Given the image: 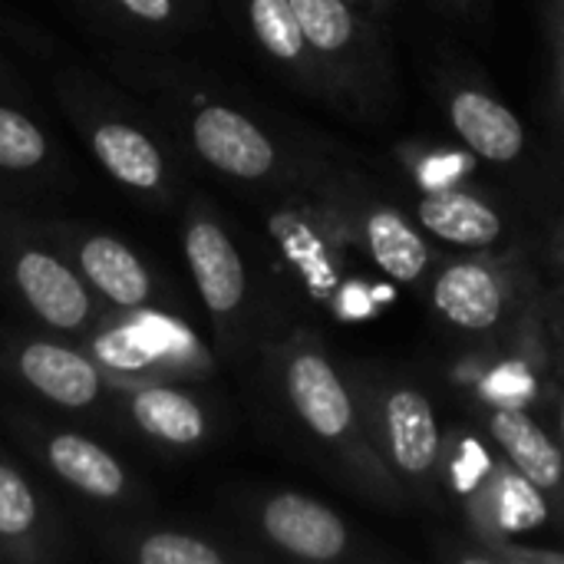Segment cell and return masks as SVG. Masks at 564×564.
<instances>
[{
	"mask_svg": "<svg viewBox=\"0 0 564 564\" xmlns=\"http://www.w3.org/2000/svg\"><path fill=\"white\" fill-rule=\"evenodd\" d=\"M53 96L99 172L126 195L149 208L182 202V149L149 109H139L122 89L83 66L59 69Z\"/></svg>",
	"mask_w": 564,
	"mask_h": 564,
	"instance_id": "1",
	"label": "cell"
},
{
	"mask_svg": "<svg viewBox=\"0 0 564 564\" xmlns=\"http://www.w3.org/2000/svg\"><path fill=\"white\" fill-rule=\"evenodd\" d=\"M135 86L145 96V109L162 122L178 149L208 172L251 188L297 178V169H291L284 145L268 132V126L225 99V93H215L172 66L139 69Z\"/></svg>",
	"mask_w": 564,
	"mask_h": 564,
	"instance_id": "2",
	"label": "cell"
},
{
	"mask_svg": "<svg viewBox=\"0 0 564 564\" xmlns=\"http://www.w3.org/2000/svg\"><path fill=\"white\" fill-rule=\"evenodd\" d=\"M178 245L208 317L215 357L231 367L251 364L278 330L268 327V304L261 301L241 235L205 192L185 198Z\"/></svg>",
	"mask_w": 564,
	"mask_h": 564,
	"instance_id": "3",
	"label": "cell"
},
{
	"mask_svg": "<svg viewBox=\"0 0 564 564\" xmlns=\"http://www.w3.org/2000/svg\"><path fill=\"white\" fill-rule=\"evenodd\" d=\"M258 360L288 420L314 446L334 453L347 476L373 479L377 463L367 449L360 403L334 357L311 334L284 330L258 350Z\"/></svg>",
	"mask_w": 564,
	"mask_h": 564,
	"instance_id": "4",
	"label": "cell"
},
{
	"mask_svg": "<svg viewBox=\"0 0 564 564\" xmlns=\"http://www.w3.org/2000/svg\"><path fill=\"white\" fill-rule=\"evenodd\" d=\"M0 294L50 334L86 340L109 307L40 225V215L0 198Z\"/></svg>",
	"mask_w": 564,
	"mask_h": 564,
	"instance_id": "5",
	"label": "cell"
},
{
	"mask_svg": "<svg viewBox=\"0 0 564 564\" xmlns=\"http://www.w3.org/2000/svg\"><path fill=\"white\" fill-rule=\"evenodd\" d=\"M0 420L23 453L83 502L106 512H149L145 482L99 440L13 403L0 406Z\"/></svg>",
	"mask_w": 564,
	"mask_h": 564,
	"instance_id": "6",
	"label": "cell"
},
{
	"mask_svg": "<svg viewBox=\"0 0 564 564\" xmlns=\"http://www.w3.org/2000/svg\"><path fill=\"white\" fill-rule=\"evenodd\" d=\"M0 380L66 416L116 430L119 387L79 340L0 327Z\"/></svg>",
	"mask_w": 564,
	"mask_h": 564,
	"instance_id": "7",
	"label": "cell"
},
{
	"mask_svg": "<svg viewBox=\"0 0 564 564\" xmlns=\"http://www.w3.org/2000/svg\"><path fill=\"white\" fill-rule=\"evenodd\" d=\"M116 387L142 380H202L215 357L172 311H106L102 324L79 340Z\"/></svg>",
	"mask_w": 564,
	"mask_h": 564,
	"instance_id": "8",
	"label": "cell"
},
{
	"mask_svg": "<svg viewBox=\"0 0 564 564\" xmlns=\"http://www.w3.org/2000/svg\"><path fill=\"white\" fill-rule=\"evenodd\" d=\"M46 235L79 271L96 301L109 311H175L162 274L119 235L79 218L40 215Z\"/></svg>",
	"mask_w": 564,
	"mask_h": 564,
	"instance_id": "9",
	"label": "cell"
},
{
	"mask_svg": "<svg viewBox=\"0 0 564 564\" xmlns=\"http://www.w3.org/2000/svg\"><path fill=\"white\" fill-rule=\"evenodd\" d=\"M116 430L162 456H195L221 436V410L185 380H142L119 387Z\"/></svg>",
	"mask_w": 564,
	"mask_h": 564,
	"instance_id": "10",
	"label": "cell"
},
{
	"mask_svg": "<svg viewBox=\"0 0 564 564\" xmlns=\"http://www.w3.org/2000/svg\"><path fill=\"white\" fill-rule=\"evenodd\" d=\"M99 555L126 564H241L258 552L215 529L152 519L149 512H109L89 522Z\"/></svg>",
	"mask_w": 564,
	"mask_h": 564,
	"instance_id": "11",
	"label": "cell"
},
{
	"mask_svg": "<svg viewBox=\"0 0 564 564\" xmlns=\"http://www.w3.org/2000/svg\"><path fill=\"white\" fill-rule=\"evenodd\" d=\"M235 516L268 552L294 562H340L354 549L347 522L304 492H245L235 499Z\"/></svg>",
	"mask_w": 564,
	"mask_h": 564,
	"instance_id": "12",
	"label": "cell"
},
{
	"mask_svg": "<svg viewBox=\"0 0 564 564\" xmlns=\"http://www.w3.org/2000/svg\"><path fill=\"white\" fill-rule=\"evenodd\" d=\"M73 555V535L56 502L0 449V562L53 564Z\"/></svg>",
	"mask_w": 564,
	"mask_h": 564,
	"instance_id": "13",
	"label": "cell"
},
{
	"mask_svg": "<svg viewBox=\"0 0 564 564\" xmlns=\"http://www.w3.org/2000/svg\"><path fill=\"white\" fill-rule=\"evenodd\" d=\"M73 185L76 172L46 126L0 96V198H53Z\"/></svg>",
	"mask_w": 564,
	"mask_h": 564,
	"instance_id": "14",
	"label": "cell"
},
{
	"mask_svg": "<svg viewBox=\"0 0 564 564\" xmlns=\"http://www.w3.org/2000/svg\"><path fill=\"white\" fill-rule=\"evenodd\" d=\"M304 40L330 89H354L364 79L367 26L350 0H291Z\"/></svg>",
	"mask_w": 564,
	"mask_h": 564,
	"instance_id": "15",
	"label": "cell"
},
{
	"mask_svg": "<svg viewBox=\"0 0 564 564\" xmlns=\"http://www.w3.org/2000/svg\"><path fill=\"white\" fill-rule=\"evenodd\" d=\"M377 420L393 469L423 479L440 459V423L430 400L413 387H393L377 400Z\"/></svg>",
	"mask_w": 564,
	"mask_h": 564,
	"instance_id": "16",
	"label": "cell"
},
{
	"mask_svg": "<svg viewBox=\"0 0 564 564\" xmlns=\"http://www.w3.org/2000/svg\"><path fill=\"white\" fill-rule=\"evenodd\" d=\"M241 13H245V26L251 40L274 66L291 73L307 89L327 93L324 73L304 40V30L297 23L291 0H241Z\"/></svg>",
	"mask_w": 564,
	"mask_h": 564,
	"instance_id": "17",
	"label": "cell"
},
{
	"mask_svg": "<svg viewBox=\"0 0 564 564\" xmlns=\"http://www.w3.org/2000/svg\"><path fill=\"white\" fill-rule=\"evenodd\" d=\"M453 126L466 149L486 162H516L525 149V129L519 116L482 89H459L449 106Z\"/></svg>",
	"mask_w": 564,
	"mask_h": 564,
	"instance_id": "18",
	"label": "cell"
},
{
	"mask_svg": "<svg viewBox=\"0 0 564 564\" xmlns=\"http://www.w3.org/2000/svg\"><path fill=\"white\" fill-rule=\"evenodd\" d=\"M489 433L506 453L509 466L532 479L542 492H558L564 486V453L558 443L519 406H496L489 416Z\"/></svg>",
	"mask_w": 564,
	"mask_h": 564,
	"instance_id": "19",
	"label": "cell"
},
{
	"mask_svg": "<svg viewBox=\"0 0 564 564\" xmlns=\"http://www.w3.org/2000/svg\"><path fill=\"white\" fill-rule=\"evenodd\" d=\"M433 304L459 330H492L502 317L506 294L486 264L459 261L436 278Z\"/></svg>",
	"mask_w": 564,
	"mask_h": 564,
	"instance_id": "20",
	"label": "cell"
},
{
	"mask_svg": "<svg viewBox=\"0 0 564 564\" xmlns=\"http://www.w3.org/2000/svg\"><path fill=\"white\" fill-rule=\"evenodd\" d=\"M357 231L373 264L397 284H413L430 268V245L423 235L393 208H364L357 215Z\"/></svg>",
	"mask_w": 564,
	"mask_h": 564,
	"instance_id": "21",
	"label": "cell"
},
{
	"mask_svg": "<svg viewBox=\"0 0 564 564\" xmlns=\"http://www.w3.org/2000/svg\"><path fill=\"white\" fill-rule=\"evenodd\" d=\"M416 218L430 235H436L446 245H459V248H489L502 235L499 212L489 202H482L463 188L430 192L416 205Z\"/></svg>",
	"mask_w": 564,
	"mask_h": 564,
	"instance_id": "22",
	"label": "cell"
},
{
	"mask_svg": "<svg viewBox=\"0 0 564 564\" xmlns=\"http://www.w3.org/2000/svg\"><path fill=\"white\" fill-rule=\"evenodd\" d=\"M89 13L102 17L122 33H142L149 40H175L195 20L198 7L192 0H79Z\"/></svg>",
	"mask_w": 564,
	"mask_h": 564,
	"instance_id": "23",
	"label": "cell"
},
{
	"mask_svg": "<svg viewBox=\"0 0 564 564\" xmlns=\"http://www.w3.org/2000/svg\"><path fill=\"white\" fill-rule=\"evenodd\" d=\"M489 516L502 535H522V532L539 529L549 519V502H545V492L532 479H525L519 469H506L496 479Z\"/></svg>",
	"mask_w": 564,
	"mask_h": 564,
	"instance_id": "24",
	"label": "cell"
},
{
	"mask_svg": "<svg viewBox=\"0 0 564 564\" xmlns=\"http://www.w3.org/2000/svg\"><path fill=\"white\" fill-rule=\"evenodd\" d=\"M549 36H552V53H555V99H558L564 126V0H552L549 7Z\"/></svg>",
	"mask_w": 564,
	"mask_h": 564,
	"instance_id": "25",
	"label": "cell"
},
{
	"mask_svg": "<svg viewBox=\"0 0 564 564\" xmlns=\"http://www.w3.org/2000/svg\"><path fill=\"white\" fill-rule=\"evenodd\" d=\"M0 36L7 40H17L23 46H33V50H46V36L30 23V20H20L7 10H0Z\"/></svg>",
	"mask_w": 564,
	"mask_h": 564,
	"instance_id": "26",
	"label": "cell"
},
{
	"mask_svg": "<svg viewBox=\"0 0 564 564\" xmlns=\"http://www.w3.org/2000/svg\"><path fill=\"white\" fill-rule=\"evenodd\" d=\"M0 96L13 99V102H26V96H30V83L3 53H0Z\"/></svg>",
	"mask_w": 564,
	"mask_h": 564,
	"instance_id": "27",
	"label": "cell"
},
{
	"mask_svg": "<svg viewBox=\"0 0 564 564\" xmlns=\"http://www.w3.org/2000/svg\"><path fill=\"white\" fill-rule=\"evenodd\" d=\"M562 443H564V397H562Z\"/></svg>",
	"mask_w": 564,
	"mask_h": 564,
	"instance_id": "28",
	"label": "cell"
},
{
	"mask_svg": "<svg viewBox=\"0 0 564 564\" xmlns=\"http://www.w3.org/2000/svg\"><path fill=\"white\" fill-rule=\"evenodd\" d=\"M350 3H380V0H350Z\"/></svg>",
	"mask_w": 564,
	"mask_h": 564,
	"instance_id": "29",
	"label": "cell"
},
{
	"mask_svg": "<svg viewBox=\"0 0 564 564\" xmlns=\"http://www.w3.org/2000/svg\"><path fill=\"white\" fill-rule=\"evenodd\" d=\"M192 3H195V7H198V10H202V0H192Z\"/></svg>",
	"mask_w": 564,
	"mask_h": 564,
	"instance_id": "30",
	"label": "cell"
}]
</instances>
